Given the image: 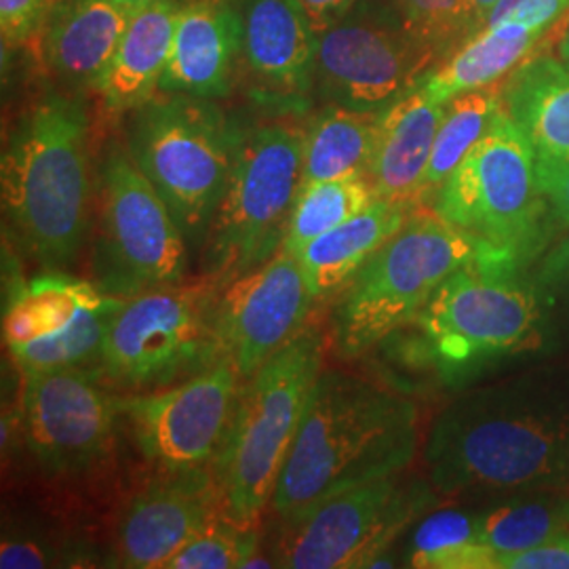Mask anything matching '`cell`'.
Instances as JSON below:
<instances>
[{"label": "cell", "instance_id": "1", "mask_svg": "<svg viewBox=\"0 0 569 569\" xmlns=\"http://www.w3.org/2000/svg\"><path fill=\"white\" fill-rule=\"evenodd\" d=\"M428 481L446 498L569 491V366H542L456 397L430 425Z\"/></svg>", "mask_w": 569, "mask_h": 569}, {"label": "cell", "instance_id": "2", "mask_svg": "<svg viewBox=\"0 0 569 569\" xmlns=\"http://www.w3.org/2000/svg\"><path fill=\"white\" fill-rule=\"evenodd\" d=\"M418 407L371 380L326 369L317 378L270 510L289 521L331 493L403 472L418 451Z\"/></svg>", "mask_w": 569, "mask_h": 569}, {"label": "cell", "instance_id": "3", "mask_svg": "<svg viewBox=\"0 0 569 569\" xmlns=\"http://www.w3.org/2000/svg\"><path fill=\"white\" fill-rule=\"evenodd\" d=\"M4 230L47 270L74 264L91 234L89 119L81 100L49 91L13 124L0 163Z\"/></svg>", "mask_w": 569, "mask_h": 569}, {"label": "cell", "instance_id": "4", "mask_svg": "<svg viewBox=\"0 0 569 569\" xmlns=\"http://www.w3.org/2000/svg\"><path fill=\"white\" fill-rule=\"evenodd\" d=\"M323 350L321 331L306 327L241 382L224 443L211 465L222 507L241 523L258 526L270 509L308 399L323 371Z\"/></svg>", "mask_w": 569, "mask_h": 569}, {"label": "cell", "instance_id": "5", "mask_svg": "<svg viewBox=\"0 0 569 569\" xmlns=\"http://www.w3.org/2000/svg\"><path fill=\"white\" fill-rule=\"evenodd\" d=\"M416 321L446 378H467L547 345L528 268L488 247L432 293Z\"/></svg>", "mask_w": 569, "mask_h": 569}, {"label": "cell", "instance_id": "6", "mask_svg": "<svg viewBox=\"0 0 569 569\" xmlns=\"http://www.w3.org/2000/svg\"><path fill=\"white\" fill-rule=\"evenodd\" d=\"M536 150L505 106L435 194V211L491 253L528 268L547 251L555 220L545 199Z\"/></svg>", "mask_w": 569, "mask_h": 569}, {"label": "cell", "instance_id": "7", "mask_svg": "<svg viewBox=\"0 0 569 569\" xmlns=\"http://www.w3.org/2000/svg\"><path fill=\"white\" fill-rule=\"evenodd\" d=\"M483 244L435 209H413L406 224L346 283L331 319L340 355L357 357L413 321L432 293Z\"/></svg>", "mask_w": 569, "mask_h": 569}, {"label": "cell", "instance_id": "8", "mask_svg": "<svg viewBox=\"0 0 569 569\" xmlns=\"http://www.w3.org/2000/svg\"><path fill=\"white\" fill-rule=\"evenodd\" d=\"M306 131L264 122L239 131L224 197L209 226L201 277L220 289L281 251L302 186Z\"/></svg>", "mask_w": 569, "mask_h": 569}, {"label": "cell", "instance_id": "9", "mask_svg": "<svg viewBox=\"0 0 569 569\" xmlns=\"http://www.w3.org/2000/svg\"><path fill=\"white\" fill-rule=\"evenodd\" d=\"M133 112L127 152L199 256L224 197L239 129L211 100L183 93L154 96Z\"/></svg>", "mask_w": 569, "mask_h": 569}, {"label": "cell", "instance_id": "10", "mask_svg": "<svg viewBox=\"0 0 569 569\" xmlns=\"http://www.w3.org/2000/svg\"><path fill=\"white\" fill-rule=\"evenodd\" d=\"M220 287L194 281L146 291L114 312L96 373L121 392L173 387L222 361L216 333Z\"/></svg>", "mask_w": 569, "mask_h": 569}, {"label": "cell", "instance_id": "11", "mask_svg": "<svg viewBox=\"0 0 569 569\" xmlns=\"http://www.w3.org/2000/svg\"><path fill=\"white\" fill-rule=\"evenodd\" d=\"M93 283L114 298L183 283L194 256L152 182L121 146H110L91 230Z\"/></svg>", "mask_w": 569, "mask_h": 569}, {"label": "cell", "instance_id": "12", "mask_svg": "<svg viewBox=\"0 0 569 569\" xmlns=\"http://www.w3.org/2000/svg\"><path fill=\"white\" fill-rule=\"evenodd\" d=\"M403 472L342 489L305 515L281 521L270 549L274 566L371 568L403 529L439 502L428 479H407Z\"/></svg>", "mask_w": 569, "mask_h": 569}, {"label": "cell", "instance_id": "13", "mask_svg": "<svg viewBox=\"0 0 569 569\" xmlns=\"http://www.w3.org/2000/svg\"><path fill=\"white\" fill-rule=\"evenodd\" d=\"M435 60L397 2L359 0L342 20L317 34L312 84L329 103L382 112L411 93Z\"/></svg>", "mask_w": 569, "mask_h": 569}, {"label": "cell", "instance_id": "14", "mask_svg": "<svg viewBox=\"0 0 569 569\" xmlns=\"http://www.w3.org/2000/svg\"><path fill=\"white\" fill-rule=\"evenodd\" d=\"M121 427L119 395L93 369L21 373L13 430L42 475L74 481L110 458Z\"/></svg>", "mask_w": 569, "mask_h": 569}, {"label": "cell", "instance_id": "15", "mask_svg": "<svg viewBox=\"0 0 569 569\" xmlns=\"http://www.w3.org/2000/svg\"><path fill=\"white\" fill-rule=\"evenodd\" d=\"M241 378L220 361L173 387L119 395L131 443L154 470L211 467L224 443Z\"/></svg>", "mask_w": 569, "mask_h": 569}, {"label": "cell", "instance_id": "16", "mask_svg": "<svg viewBox=\"0 0 569 569\" xmlns=\"http://www.w3.org/2000/svg\"><path fill=\"white\" fill-rule=\"evenodd\" d=\"M317 302L296 253L279 251L218 291L216 333L241 382L296 340Z\"/></svg>", "mask_w": 569, "mask_h": 569}, {"label": "cell", "instance_id": "17", "mask_svg": "<svg viewBox=\"0 0 569 569\" xmlns=\"http://www.w3.org/2000/svg\"><path fill=\"white\" fill-rule=\"evenodd\" d=\"M213 468L157 470L117 521L114 559L129 569H167L169 561L222 510Z\"/></svg>", "mask_w": 569, "mask_h": 569}, {"label": "cell", "instance_id": "18", "mask_svg": "<svg viewBox=\"0 0 569 569\" xmlns=\"http://www.w3.org/2000/svg\"><path fill=\"white\" fill-rule=\"evenodd\" d=\"M136 9L117 0H53L32 42L44 72L70 89H98Z\"/></svg>", "mask_w": 569, "mask_h": 569}, {"label": "cell", "instance_id": "19", "mask_svg": "<svg viewBox=\"0 0 569 569\" xmlns=\"http://www.w3.org/2000/svg\"><path fill=\"white\" fill-rule=\"evenodd\" d=\"M239 58L241 39L232 2L188 0L178 11L171 56L159 89L204 100L226 98Z\"/></svg>", "mask_w": 569, "mask_h": 569}, {"label": "cell", "instance_id": "20", "mask_svg": "<svg viewBox=\"0 0 569 569\" xmlns=\"http://www.w3.org/2000/svg\"><path fill=\"white\" fill-rule=\"evenodd\" d=\"M237 13L241 60L277 91L312 84L317 32L298 0H230Z\"/></svg>", "mask_w": 569, "mask_h": 569}, {"label": "cell", "instance_id": "21", "mask_svg": "<svg viewBox=\"0 0 569 569\" xmlns=\"http://www.w3.org/2000/svg\"><path fill=\"white\" fill-rule=\"evenodd\" d=\"M443 114L446 103L432 102L420 87L380 112L367 173L380 199L411 207L420 203V188Z\"/></svg>", "mask_w": 569, "mask_h": 569}, {"label": "cell", "instance_id": "22", "mask_svg": "<svg viewBox=\"0 0 569 569\" xmlns=\"http://www.w3.org/2000/svg\"><path fill=\"white\" fill-rule=\"evenodd\" d=\"M180 7V0H159L136 9L96 89L110 112H133L157 96Z\"/></svg>", "mask_w": 569, "mask_h": 569}, {"label": "cell", "instance_id": "23", "mask_svg": "<svg viewBox=\"0 0 569 569\" xmlns=\"http://www.w3.org/2000/svg\"><path fill=\"white\" fill-rule=\"evenodd\" d=\"M413 209L411 204L376 199L345 224L305 244L296 256L317 302L340 293L367 260L401 230Z\"/></svg>", "mask_w": 569, "mask_h": 569}, {"label": "cell", "instance_id": "24", "mask_svg": "<svg viewBox=\"0 0 569 569\" xmlns=\"http://www.w3.org/2000/svg\"><path fill=\"white\" fill-rule=\"evenodd\" d=\"M547 30L521 23L483 26L468 34L439 66L430 68L418 87L432 102L448 103L467 91L498 84L528 60Z\"/></svg>", "mask_w": 569, "mask_h": 569}, {"label": "cell", "instance_id": "25", "mask_svg": "<svg viewBox=\"0 0 569 569\" xmlns=\"http://www.w3.org/2000/svg\"><path fill=\"white\" fill-rule=\"evenodd\" d=\"M502 106L538 159H569V66L529 56L502 87Z\"/></svg>", "mask_w": 569, "mask_h": 569}, {"label": "cell", "instance_id": "26", "mask_svg": "<svg viewBox=\"0 0 569 569\" xmlns=\"http://www.w3.org/2000/svg\"><path fill=\"white\" fill-rule=\"evenodd\" d=\"M114 300V296L102 291L93 281L56 272L30 283L11 284L2 319V340L9 350L34 342L70 326L82 310Z\"/></svg>", "mask_w": 569, "mask_h": 569}, {"label": "cell", "instance_id": "27", "mask_svg": "<svg viewBox=\"0 0 569 569\" xmlns=\"http://www.w3.org/2000/svg\"><path fill=\"white\" fill-rule=\"evenodd\" d=\"M380 112L329 103L306 129L302 186L367 176L376 148Z\"/></svg>", "mask_w": 569, "mask_h": 569}, {"label": "cell", "instance_id": "28", "mask_svg": "<svg viewBox=\"0 0 569 569\" xmlns=\"http://www.w3.org/2000/svg\"><path fill=\"white\" fill-rule=\"evenodd\" d=\"M481 540L500 557L569 536V491H526L493 498L477 512ZM498 566V563H496Z\"/></svg>", "mask_w": 569, "mask_h": 569}, {"label": "cell", "instance_id": "29", "mask_svg": "<svg viewBox=\"0 0 569 569\" xmlns=\"http://www.w3.org/2000/svg\"><path fill=\"white\" fill-rule=\"evenodd\" d=\"M502 108V89L489 84L467 91L446 103V114L437 131L427 173L420 188V201H430L453 169L465 161L472 146L488 133L496 112Z\"/></svg>", "mask_w": 569, "mask_h": 569}, {"label": "cell", "instance_id": "30", "mask_svg": "<svg viewBox=\"0 0 569 569\" xmlns=\"http://www.w3.org/2000/svg\"><path fill=\"white\" fill-rule=\"evenodd\" d=\"M407 561L422 569H496L498 555L481 540L477 512L446 509L416 526Z\"/></svg>", "mask_w": 569, "mask_h": 569}, {"label": "cell", "instance_id": "31", "mask_svg": "<svg viewBox=\"0 0 569 569\" xmlns=\"http://www.w3.org/2000/svg\"><path fill=\"white\" fill-rule=\"evenodd\" d=\"M376 199L380 197L369 176H348L300 188L281 249L298 253L305 244L361 213Z\"/></svg>", "mask_w": 569, "mask_h": 569}, {"label": "cell", "instance_id": "32", "mask_svg": "<svg viewBox=\"0 0 569 569\" xmlns=\"http://www.w3.org/2000/svg\"><path fill=\"white\" fill-rule=\"evenodd\" d=\"M122 302V298H117L110 305L87 308L70 326L63 327L58 333L11 348L9 352L13 363L20 369V373L63 367H84L96 371L106 331Z\"/></svg>", "mask_w": 569, "mask_h": 569}, {"label": "cell", "instance_id": "33", "mask_svg": "<svg viewBox=\"0 0 569 569\" xmlns=\"http://www.w3.org/2000/svg\"><path fill=\"white\" fill-rule=\"evenodd\" d=\"M256 528L237 521L224 509L218 510L167 569L244 568L260 547Z\"/></svg>", "mask_w": 569, "mask_h": 569}, {"label": "cell", "instance_id": "34", "mask_svg": "<svg viewBox=\"0 0 569 569\" xmlns=\"http://www.w3.org/2000/svg\"><path fill=\"white\" fill-rule=\"evenodd\" d=\"M529 279L542 310L547 345H569V237L538 258Z\"/></svg>", "mask_w": 569, "mask_h": 569}, {"label": "cell", "instance_id": "35", "mask_svg": "<svg viewBox=\"0 0 569 569\" xmlns=\"http://www.w3.org/2000/svg\"><path fill=\"white\" fill-rule=\"evenodd\" d=\"M407 26L435 49L467 34L468 0H395Z\"/></svg>", "mask_w": 569, "mask_h": 569}, {"label": "cell", "instance_id": "36", "mask_svg": "<svg viewBox=\"0 0 569 569\" xmlns=\"http://www.w3.org/2000/svg\"><path fill=\"white\" fill-rule=\"evenodd\" d=\"M51 4L53 0H0L2 47L34 42Z\"/></svg>", "mask_w": 569, "mask_h": 569}, {"label": "cell", "instance_id": "37", "mask_svg": "<svg viewBox=\"0 0 569 569\" xmlns=\"http://www.w3.org/2000/svg\"><path fill=\"white\" fill-rule=\"evenodd\" d=\"M70 559L63 555L58 545H51L44 538L34 536H4L0 545V568L2 569H41L68 566Z\"/></svg>", "mask_w": 569, "mask_h": 569}, {"label": "cell", "instance_id": "38", "mask_svg": "<svg viewBox=\"0 0 569 569\" xmlns=\"http://www.w3.org/2000/svg\"><path fill=\"white\" fill-rule=\"evenodd\" d=\"M569 9V0H502L481 21L493 23H521L529 28H549Z\"/></svg>", "mask_w": 569, "mask_h": 569}, {"label": "cell", "instance_id": "39", "mask_svg": "<svg viewBox=\"0 0 569 569\" xmlns=\"http://www.w3.org/2000/svg\"><path fill=\"white\" fill-rule=\"evenodd\" d=\"M536 173L555 220L569 228V159H538Z\"/></svg>", "mask_w": 569, "mask_h": 569}, {"label": "cell", "instance_id": "40", "mask_svg": "<svg viewBox=\"0 0 569 569\" xmlns=\"http://www.w3.org/2000/svg\"><path fill=\"white\" fill-rule=\"evenodd\" d=\"M496 569H569V536L500 557Z\"/></svg>", "mask_w": 569, "mask_h": 569}, {"label": "cell", "instance_id": "41", "mask_svg": "<svg viewBox=\"0 0 569 569\" xmlns=\"http://www.w3.org/2000/svg\"><path fill=\"white\" fill-rule=\"evenodd\" d=\"M315 32H323L331 23L342 20L359 0H298Z\"/></svg>", "mask_w": 569, "mask_h": 569}, {"label": "cell", "instance_id": "42", "mask_svg": "<svg viewBox=\"0 0 569 569\" xmlns=\"http://www.w3.org/2000/svg\"><path fill=\"white\" fill-rule=\"evenodd\" d=\"M502 0H468L467 7V39L468 34L477 32L481 28V21L488 16L489 11Z\"/></svg>", "mask_w": 569, "mask_h": 569}, {"label": "cell", "instance_id": "43", "mask_svg": "<svg viewBox=\"0 0 569 569\" xmlns=\"http://www.w3.org/2000/svg\"><path fill=\"white\" fill-rule=\"evenodd\" d=\"M559 58L563 63H568L569 66V26L568 30H566V34H563V39L559 42Z\"/></svg>", "mask_w": 569, "mask_h": 569}, {"label": "cell", "instance_id": "44", "mask_svg": "<svg viewBox=\"0 0 569 569\" xmlns=\"http://www.w3.org/2000/svg\"><path fill=\"white\" fill-rule=\"evenodd\" d=\"M121 4H131V7H142V4H150V2H159V0H117Z\"/></svg>", "mask_w": 569, "mask_h": 569}]
</instances>
